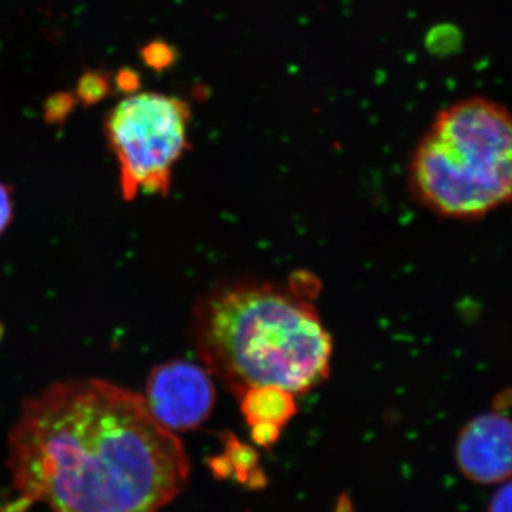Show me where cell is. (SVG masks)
I'll return each instance as SVG.
<instances>
[{
	"label": "cell",
	"mask_w": 512,
	"mask_h": 512,
	"mask_svg": "<svg viewBox=\"0 0 512 512\" xmlns=\"http://www.w3.org/2000/svg\"><path fill=\"white\" fill-rule=\"evenodd\" d=\"M20 497L52 512H161L190 460L143 396L100 379L64 380L23 403L9 439Z\"/></svg>",
	"instance_id": "6da1fadb"
},
{
	"label": "cell",
	"mask_w": 512,
	"mask_h": 512,
	"mask_svg": "<svg viewBox=\"0 0 512 512\" xmlns=\"http://www.w3.org/2000/svg\"><path fill=\"white\" fill-rule=\"evenodd\" d=\"M318 281H237L197 302L192 340L211 376L241 397L251 387L306 394L329 377L332 336L315 306Z\"/></svg>",
	"instance_id": "7a4b0ae2"
},
{
	"label": "cell",
	"mask_w": 512,
	"mask_h": 512,
	"mask_svg": "<svg viewBox=\"0 0 512 512\" xmlns=\"http://www.w3.org/2000/svg\"><path fill=\"white\" fill-rule=\"evenodd\" d=\"M413 197L457 221L480 220L512 201V114L473 97L441 111L414 150Z\"/></svg>",
	"instance_id": "3957f363"
},
{
	"label": "cell",
	"mask_w": 512,
	"mask_h": 512,
	"mask_svg": "<svg viewBox=\"0 0 512 512\" xmlns=\"http://www.w3.org/2000/svg\"><path fill=\"white\" fill-rule=\"evenodd\" d=\"M190 120L184 100L160 93L128 94L110 110L104 133L119 161L124 200L170 192L175 165L190 148Z\"/></svg>",
	"instance_id": "277c9868"
},
{
	"label": "cell",
	"mask_w": 512,
	"mask_h": 512,
	"mask_svg": "<svg viewBox=\"0 0 512 512\" xmlns=\"http://www.w3.org/2000/svg\"><path fill=\"white\" fill-rule=\"evenodd\" d=\"M143 399L164 429L185 433L210 417L217 390L205 367L188 360H171L151 370Z\"/></svg>",
	"instance_id": "5b68a950"
},
{
	"label": "cell",
	"mask_w": 512,
	"mask_h": 512,
	"mask_svg": "<svg viewBox=\"0 0 512 512\" xmlns=\"http://www.w3.org/2000/svg\"><path fill=\"white\" fill-rule=\"evenodd\" d=\"M457 466L473 483L503 484L512 478V420L483 413L468 421L456 443Z\"/></svg>",
	"instance_id": "8992f818"
},
{
	"label": "cell",
	"mask_w": 512,
	"mask_h": 512,
	"mask_svg": "<svg viewBox=\"0 0 512 512\" xmlns=\"http://www.w3.org/2000/svg\"><path fill=\"white\" fill-rule=\"evenodd\" d=\"M239 400L249 427L272 426L282 430L298 413L295 394L281 387H251Z\"/></svg>",
	"instance_id": "52a82bcc"
},
{
	"label": "cell",
	"mask_w": 512,
	"mask_h": 512,
	"mask_svg": "<svg viewBox=\"0 0 512 512\" xmlns=\"http://www.w3.org/2000/svg\"><path fill=\"white\" fill-rule=\"evenodd\" d=\"M222 441H224L222 456L227 460L231 477L254 490L265 487L268 478L259 464V454L256 453L255 448L242 443L232 433H225Z\"/></svg>",
	"instance_id": "ba28073f"
},
{
	"label": "cell",
	"mask_w": 512,
	"mask_h": 512,
	"mask_svg": "<svg viewBox=\"0 0 512 512\" xmlns=\"http://www.w3.org/2000/svg\"><path fill=\"white\" fill-rule=\"evenodd\" d=\"M110 93V79L101 72H87L77 84V97L84 106L100 103Z\"/></svg>",
	"instance_id": "9c48e42d"
},
{
	"label": "cell",
	"mask_w": 512,
	"mask_h": 512,
	"mask_svg": "<svg viewBox=\"0 0 512 512\" xmlns=\"http://www.w3.org/2000/svg\"><path fill=\"white\" fill-rule=\"evenodd\" d=\"M74 99L70 94L57 93L50 97L46 103V119L59 123L66 119L67 114L73 109Z\"/></svg>",
	"instance_id": "30bf717a"
},
{
	"label": "cell",
	"mask_w": 512,
	"mask_h": 512,
	"mask_svg": "<svg viewBox=\"0 0 512 512\" xmlns=\"http://www.w3.org/2000/svg\"><path fill=\"white\" fill-rule=\"evenodd\" d=\"M488 512H512V480L505 481L495 491Z\"/></svg>",
	"instance_id": "8fae6325"
},
{
	"label": "cell",
	"mask_w": 512,
	"mask_h": 512,
	"mask_svg": "<svg viewBox=\"0 0 512 512\" xmlns=\"http://www.w3.org/2000/svg\"><path fill=\"white\" fill-rule=\"evenodd\" d=\"M13 220L12 191L0 181V235L8 229Z\"/></svg>",
	"instance_id": "7c38bea8"
},
{
	"label": "cell",
	"mask_w": 512,
	"mask_h": 512,
	"mask_svg": "<svg viewBox=\"0 0 512 512\" xmlns=\"http://www.w3.org/2000/svg\"><path fill=\"white\" fill-rule=\"evenodd\" d=\"M251 429L252 441L256 446L262 448H269L276 444V441L281 437V429L272 426H254Z\"/></svg>",
	"instance_id": "4fadbf2b"
},
{
	"label": "cell",
	"mask_w": 512,
	"mask_h": 512,
	"mask_svg": "<svg viewBox=\"0 0 512 512\" xmlns=\"http://www.w3.org/2000/svg\"><path fill=\"white\" fill-rule=\"evenodd\" d=\"M144 60L151 67H164L165 64L170 63L171 52L165 45L160 43H153V45L147 46L143 52Z\"/></svg>",
	"instance_id": "5bb4252c"
},
{
	"label": "cell",
	"mask_w": 512,
	"mask_h": 512,
	"mask_svg": "<svg viewBox=\"0 0 512 512\" xmlns=\"http://www.w3.org/2000/svg\"><path fill=\"white\" fill-rule=\"evenodd\" d=\"M117 86L124 93L133 94L138 87V74L133 70H121L116 77Z\"/></svg>",
	"instance_id": "9a60e30c"
},
{
	"label": "cell",
	"mask_w": 512,
	"mask_h": 512,
	"mask_svg": "<svg viewBox=\"0 0 512 512\" xmlns=\"http://www.w3.org/2000/svg\"><path fill=\"white\" fill-rule=\"evenodd\" d=\"M32 504V501L28 500V498L20 497L19 495V498H16V500L0 505V512H26Z\"/></svg>",
	"instance_id": "2e32d148"
}]
</instances>
